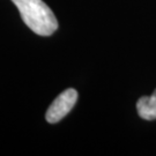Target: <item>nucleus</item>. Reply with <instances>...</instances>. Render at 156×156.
Listing matches in <instances>:
<instances>
[{"label":"nucleus","instance_id":"f03ea898","mask_svg":"<svg viewBox=\"0 0 156 156\" xmlns=\"http://www.w3.org/2000/svg\"><path fill=\"white\" fill-rule=\"evenodd\" d=\"M78 101V91L75 89H66L52 102L49 106L45 118L48 123L56 124L60 122L62 118L66 117V115L73 109Z\"/></svg>","mask_w":156,"mask_h":156},{"label":"nucleus","instance_id":"f257e3e1","mask_svg":"<svg viewBox=\"0 0 156 156\" xmlns=\"http://www.w3.org/2000/svg\"><path fill=\"white\" fill-rule=\"evenodd\" d=\"M23 22L35 34L50 36L58 28V21L51 8L43 0H12Z\"/></svg>","mask_w":156,"mask_h":156},{"label":"nucleus","instance_id":"7ed1b4c3","mask_svg":"<svg viewBox=\"0 0 156 156\" xmlns=\"http://www.w3.org/2000/svg\"><path fill=\"white\" fill-rule=\"evenodd\" d=\"M139 116L145 120L156 119V89L151 96H141L136 102Z\"/></svg>","mask_w":156,"mask_h":156}]
</instances>
